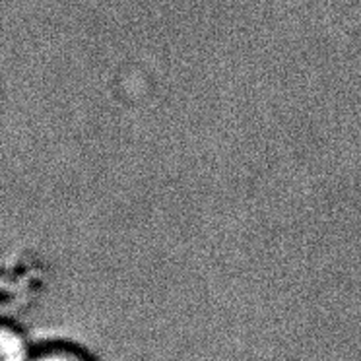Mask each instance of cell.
<instances>
[{
	"instance_id": "obj_2",
	"label": "cell",
	"mask_w": 361,
	"mask_h": 361,
	"mask_svg": "<svg viewBox=\"0 0 361 361\" xmlns=\"http://www.w3.org/2000/svg\"><path fill=\"white\" fill-rule=\"evenodd\" d=\"M33 361H84L80 360L78 355H74V353H66V352H51L45 353V355H41L37 360Z\"/></svg>"
},
{
	"instance_id": "obj_1",
	"label": "cell",
	"mask_w": 361,
	"mask_h": 361,
	"mask_svg": "<svg viewBox=\"0 0 361 361\" xmlns=\"http://www.w3.org/2000/svg\"><path fill=\"white\" fill-rule=\"evenodd\" d=\"M0 350H2V361H27L25 342L18 332L10 330L8 326L2 329Z\"/></svg>"
}]
</instances>
